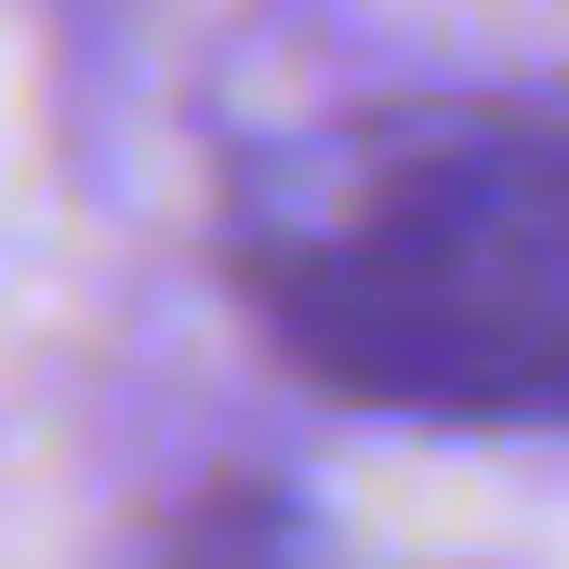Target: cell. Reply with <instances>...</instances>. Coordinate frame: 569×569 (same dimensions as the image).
Segmentation results:
<instances>
[{"mask_svg":"<svg viewBox=\"0 0 569 569\" xmlns=\"http://www.w3.org/2000/svg\"><path fill=\"white\" fill-rule=\"evenodd\" d=\"M146 569H291V517L266 503V490H199V503H172L159 517V543H146Z\"/></svg>","mask_w":569,"mask_h":569,"instance_id":"2","label":"cell"},{"mask_svg":"<svg viewBox=\"0 0 569 569\" xmlns=\"http://www.w3.org/2000/svg\"><path fill=\"white\" fill-rule=\"evenodd\" d=\"M318 398L398 425H569V107H463L239 252Z\"/></svg>","mask_w":569,"mask_h":569,"instance_id":"1","label":"cell"}]
</instances>
